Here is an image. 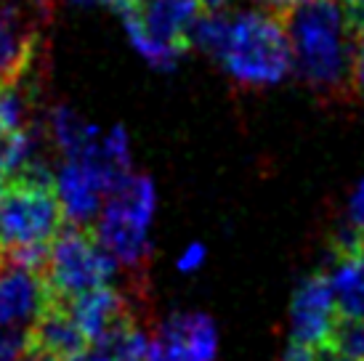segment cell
I'll use <instances>...</instances> for the list:
<instances>
[{"label": "cell", "instance_id": "21", "mask_svg": "<svg viewBox=\"0 0 364 361\" xmlns=\"http://www.w3.org/2000/svg\"><path fill=\"white\" fill-rule=\"evenodd\" d=\"M27 348V332L0 327V361H19Z\"/></svg>", "mask_w": 364, "mask_h": 361}, {"label": "cell", "instance_id": "23", "mask_svg": "<svg viewBox=\"0 0 364 361\" xmlns=\"http://www.w3.org/2000/svg\"><path fill=\"white\" fill-rule=\"evenodd\" d=\"M348 223L364 229V178L356 183V189L348 197Z\"/></svg>", "mask_w": 364, "mask_h": 361}, {"label": "cell", "instance_id": "16", "mask_svg": "<svg viewBox=\"0 0 364 361\" xmlns=\"http://www.w3.org/2000/svg\"><path fill=\"white\" fill-rule=\"evenodd\" d=\"M327 279L333 287L338 316L364 319V255L335 258L333 274Z\"/></svg>", "mask_w": 364, "mask_h": 361}, {"label": "cell", "instance_id": "3", "mask_svg": "<svg viewBox=\"0 0 364 361\" xmlns=\"http://www.w3.org/2000/svg\"><path fill=\"white\" fill-rule=\"evenodd\" d=\"M200 0H131L117 9L133 48L152 67L173 70L192 45Z\"/></svg>", "mask_w": 364, "mask_h": 361}, {"label": "cell", "instance_id": "12", "mask_svg": "<svg viewBox=\"0 0 364 361\" xmlns=\"http://www.w3.org/2000/svg\"><path fill=\"white\" fill-rule=\"evenodd\" d=\"M27 340L46 348L48 353H53L61 361H72L77 353H82L88 348V338L82 335V330L77 327V321L72 319L67 303L53 298L46 311L35 319L30 330H27Z\"/></svg>", "mask_w": 364, "mask_h": 361}, {"label": "cell", "instance_id": "13", "mask_svg": "<svg viewBox=\"0 0 364 361\" xmlns=\"http://www.w3.org/2000/svg\"><path fill=\"white\" fill-rule=\"evenodd\" d=\"M41 64H38L19 80L0 85V136L21 133L38 125L35 112L41 107Z\"/></svg>", "mask_w": 364, "mask_h": 361}, {"label": "cell", "instance_id": "14", "mask_svg": "<svg viewBox=\"0 0 364 361\" xmlns=\"http://www.w3.org/2000/svg\"><path fill=\"white\" fill-rule=\"evenodd\" d=\"M149 348V335L139 327V321H128L99 340H91L72 361H146Z\"/></svg>", "mask_w": 364, "mask_h": 361}, {"label": "cell", "instance_id": "10", "mask_svg": "<svg viewBox=\"0 0 364 361\" xmlns=\"http://www.w3.org/2000/svg\"><path fill=\"white\" fill-rule=\"evenodd\" d=\"M53 186H56V197L61 202L64 218L77 226L91 223L107 202V189H104L102 178L82 160L64 162Z\"/></svg>", "mask_w": 364, "mask_h": 361}, {"label": "cell", "instance_id": "28", "mask_svg": "<svg viewBox=\"0 0 364 361\" xmlns=\"http://www.w3.org/2000/svg\"><path fill=\"white\" fill-rule=\"evenodd\" d=\"M301 3H309V0H266L272 14H282V11L293 9V6H301Z\"/></svg>", "mask_w": 364, "mask_h": 361}, {"label": "cell", "instance_id": "26", "mask_svg": "<svg viewBox=\"0 0 364 361\" xmlns=\"http://www.w3.org/2000/svg\"><path fill=\"white\" fill-rule=\"evenodd\" d=\"M19 361H61V359H56V356L48 353L46 348H41V345H35V343L27 340V348H24V353L19 356Z\"/></svg>", "mask_w": 364, "mask_h": 361}, {"label": "cell", "instance_id": "15", "mask_svg": "<svg viewBox=\"0 0 364 361\" xmlns=\"http://www.w3.org/2000/svg\"><path fill=\"white\" fill-rule=\"evenodd\" d=\"M48 133H51L53 144L59 146V151L64 154V160H82L88 151L102 144L99 128L82 120V114H77L67 104H59L51 109Z\"/></svg>", "mask_w": 364, "mask_h": 361}, {"label": "cell", "instance_id": "20", "mask_svg": "<svg viewBox=\"0 0 364 361\" xmlns=\"http://www.w3.org/2000/svg\"><path fill=\"white\" fill-rule=\"evenodd\" d=\"M104 149L120 168L131 171V149H128V133H125V128H120V125L112 128L109 136L104 139Z\"/></svg>", "mask_w": 364, "mask_h": 361}, {"label": "cell", "instance_id": "17", "mask_svg": "<svg viewBox=\"0 0 364 361\" xmlns=\"http://www.w3.org/2000/svg\"><path fill=\"white\" fill-rule=\"evenodd\" d=\"M104 208L120 212L122 218L149 229V223L154 218V208H157V191H154L152 178H146V176H128L107 197Z\"/></svg>", "mask_w": 364, "mask_h": 361}, {"label": "cell", "instance_id": "32", "mask_svg": "<svg viewBox=\"0 0 364 361\" xmlns=\"http://www.w3.org/2000/svg\"><path fill=\"white\" fill-rule=\"evenodd\" d=\"M362 255H364V250H362Z\"/></svg>", "mask_w": 364, "mask_h": 361}, {"label": "cell", "instance_id": "8", "mask_svg": "<svg viewBox=\"0 0 364 361\" xmlns=\"http://www.w3.org/2000/svg\"><path fill=\"white\" fill-rule=\"evenodd\" d=\"M154 343L165 361H215L218 330L208 313H173L160 327Z\"/></svg>", "mask_w": 364, "mask_h": 361}, {"label": "cell", "instance_id": "6", "mask_svg": "<svg viewBox=\"0 0 364 361\" xmlns=\"http://www.w3.org/2000/svg\"><path fill=\"white\" fill-rule=\"evenodd\" d=\"M53 19V0H0V85L35 70Z\"/></svg>", "mask_w": 364, "mask_h": 361}, {"label": "cell", "instance_id": "29", "mask_svg": "<svg viewBox=\"0 0 364 361\" xmlns=\"http://www.w3.org/2000/svg\"><path fill=\"white\" fill-rule=\"evenodd\" d=\"M226 3H229V0H200V6H203L208 14H215V11L223 9Z\"/></svg>", "mask_w": 364, "mask_h": 361}, {"label": "cell", "instance_id": "27", "mask_svg": "<svg viewBox=\"0 0 364 361\" xmlns=\"http://www.w3.org/2000/svg\"><path fill=\"white\" fill-rule=\"evenodd\" d=\"M314 361H351V359L343 356L341 351H335L330 343H324V345H316V348H314Z\"/></svg>", "mask_w": 364, "mask_h": 361}, {"label": "cell", "instance_id": "2", "mask_svg": "<svg viewBox=\"0 0 364 361\" xmlns=\"http://www.w3.org/2000/svg\"><path fill=\"white\" fill-rule=\"evenodd\" d=\"M221 64L229 77L245 88L282 82L293 67V50L282 19L272 11H247L234 16Z\"/></svg>", "mask_w": 364, "mask_h": 361}, {"label": "cell", "instance_id": "30", "mask_svg": "<svg viewBox=\"0 0 364 361\" xmlns=\"http://www.w3.org/2000/svg\"><path fill=\"white\" fill-rule=\"evenodd\" d=\"M146 361H165V356L160 353V348H157V343L152 340V348H149V356H146Z\"/></svg>", "mask_w": 364, "mask_h": 361}, {"label": "cell", "instance_id": "18", "mask_svg": "<svg viewBox=\"0 0 364 361\" xmlns=\"http://www.w3.org/2000/svg\"><path fill=\"white\" fill-rule=\"evenodd\" d=\"M229 38H232V19L218 16V14L200 16L197 24H194V30H192L194 45H197V48H203L205 53L213 56L215 61L223 59L226 45H229Z\"/></svg>", "mask_w": 364, "mask_h": 361}, {"label": "cell", "instance_id": "4", "mask_svg": "<svg viewBox=\"0 0 364 361\" xmlns=\"http://www.w3.org/2000/svg\"><path fill=\"white\" fill-rule=\"evenodd\" d=\"M114 271L117 261L99 244L93 229L67 221L53 237L46 263V281L53 298L72 301L82 292L104 287Z\"/></svg>", "mask_w": 364, "mask_h": 361}, {"label": "cell", "instance_id": "5", "mask_svg": "<svg viewBox=\"0 0 364 361\" xmlns=\"http://www.w3.org/2000/svg\"><path fill=\"white\" fill-rule=\"evenodd\" d=\"M64 223L56 186L9 180L0 194V239L6 247L51 244Z\"/></svg>", "mask_w": 364, "mask_h": 361}, {"label": "cell", "instance_id": "24", "mask_svg": "<svg viewBox=\"0 0 364 361\" xmlns=\"http://www.w3.org/2000/svg\"><path fill=\"white\" fill-rule=\"evenodd\" d=\"M354 90L364 93V21L356 32V59H354Z\"/></svg>", "mask_w": 364, "mask_h": 361}, {"label": "cell", "instance_id": "9", "mask_svg": "<svg viewBox=\"0 0 364 361\" xmlns=\"http://www.w3.org/2000/svg\"><path fill=\"white\" fill-rule=\"evenodd\" d=\"M290 319H293V340L311 348L327 343L330 330L338 319V308H335L330 279L324 274H314L301 281L290 306Z\"/></svg>", "mask_w": 364, "mask_h": 361}, {"label": "cell", "instance_id": "25", "mask_svg": "<svg viewBox=\"0 0 364 361\" xmlns=\"http://www.w3.org/2000/svg\"><path fill=\"white\" fill-rule=\"evenodd\" d=\"M282 361H314V348L304 345V343L293 340L287 345V351L282 353Z\"/></svg>", "mask_w": 364, "mask_h": 361}, {"label": "cell", "instance_id": "19", "mask_svg": "<svg viewBox=\"0 0 364 361\" xmlns=\"http://www.w3.org/2000/svg\"><path fill=\"white\" fill-rule=\"evenodd\" d=\"M327 343L351 361H364V319L338 316Z\"/></svg>", "mask_w": 364, "mask_h": 361}, {"label": "cell", "instance_id": "11", "mask_svg": "<svg viewBox=\"0 0 364 361\" xmlns=\"http://www.w3.org/2000/svg\"><path fill=\"white\" fill-rule=\"evenodd\" d=\"M64 303H67L72 319L77 321V327L88 340H99V338L109 335L112 330H117L122 324L136 321L131 298L109 287V284L82 292V295Z\"/></svg>", "mask_w": 364, "mask_h": 361}, {"label": "cell", "instance_id": "31", "mask_svg": "<svg viewBox=\"0 0 364 361\" xmlns=\"http://www.w3.org/2000/svg\"><path fill=\"white\" fill-rule=\"evenodd\" d=\"M3 258H6V250H3V239H0V263H3Z\"/></svg>", "mask_w": 364, "mask_h": 361}, {"label": "cell", "instance_id": "22", "mask_svg": "<svg viewBox=\"0 0 364 361\" xmlns=\"http://www.w3.org/2000/svg\"><path fill=\"white\" fill-rule=\"evenodd\" d=\"M205 258H208V250H205L200 242H194V244H189V247L178 255L176 269L181 271V274H194L197 269H203Z\"/></svg>", "mask_w": 364, "mask_h": 361}, {"label": "cell", "instance_id": "7", "mask_svg": "<svg viewBox=\"0 0 364 361\" xmlns=\"http://www.w3.org/2000/svg\"><path fill=\"white\" fill-rule=\"evenodd\" d=\"M53 301L46 274L3 258L0 263V327L30 330Z\"/></svg>", "mask_w": 364, "mask_h": 361}, {"label": "cell", "instance_id": "1", "mask_svg": "<svg viewBox=\"0 0 364 361\" xmlns=\"http://www.w3.org/2000/svg\"><path fill=\"white\" fill-rule=\"evenodd\" d=\"M284 24L298 77L319 99L354 93L356 24L341 0H309L277 14Z\"/></svg>", "mask_w": 364, "mask_h": 361}]
</instances>
